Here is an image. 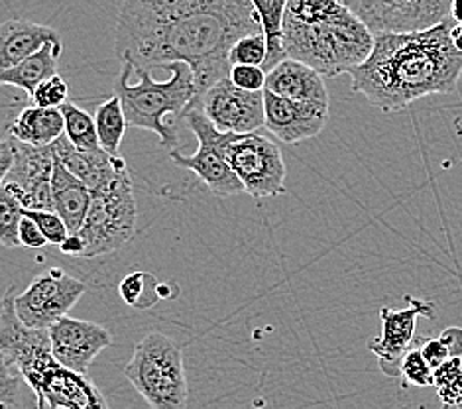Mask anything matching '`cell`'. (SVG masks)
Returning <instances> with one entry per match:
<instances>
[{
    "label": "cell",
    "mask_w": 462,
    "mask_h": 409,
    "mask_svg": "<svg viewBox=\"0 0 462 409\" xmlns=\"http://www.w3.org/2000/svg\"><path fill=\"white\" fill-rule=\"evenodd\" d=\"M63 254H68V256H75V258H83V242L81 238L77 235H69L68 240L63 242V245L60 246Z\"/></svg>",
    "instance_id": "obj_40"
},
{
    "label": "cell",
    "mask_w": 462,
    "mask_h": 409,
    "mask_svg": "<svg viewBox=\"0 0 462 409\" xmlns=\"http://www.w3.org/2000/svg\"><path fill=\"white\" fill-rule=\"evenodd\" d=\"M18 240H20V246H26L30 250H40L48 245L38 225L26 215L22 218L20 228H18Z\"/></svg>",
    "instance_id": "obj_36"
},
{
    "label": "cell",
    "mask_w": 462,
    "mask_h": 409,
    "mask_svg": "<svg viewBox=\"0 0 462 409\" xmlns=\"http://www.w3.org/2000/svg\"><path fill=\"white\" fill-rule=\"evenodd\" d=\"M5 126L16 142L34 148H50L65 132L60 108H40L34 105L22 108Z\"/></svg>",
    "instance_id": "obj_21"
},
{
    "label": "cell",
    "mask_w": 462,
    "mask_h": 409,
    "mask_svg": "<svg viewBox=\"0 0 462 409\" xmlns=\"http://www.w3.org/2000/svg\"><path fill=\"white\" fill-rule=\"evenodd\" d=\"M256 32L262 28L250 0H123L115 53L132 73L187 63L201 97L228 77L235 43Z\"/></svg>",
    "instance_id": "obj_1"
},
{
    "label": "cell",
    "mask_w": 462,
    "mask_h": 409,
    "mask_svg": "<svg viewBox=\"0 0 462 409\" xmlns=\"http://www.w3.org/2000/svg\"><path fill=\"white\" fill-rule=\"evenodd\" d=\"M433 386L445 409L462 404V358H448L433 370Z\"/></svg>",
    "instance_id": "obj_27"
},
{
    "label": "cell",
    "mask_w": 462,
    "mask_h": 409,
    "mask_svg": "<svg viewBox=\"0 0 462 409\" xmlns=\"http://www.w3.org/2000/svg\"><path fill=\"white\" fill-rule=\"evenodd\" d=\"M228 79L242 91L260 93L266 87V71L256 65H230Z\"/></svg>",
    "instance_id": "obj_34"
},
{
    "label": "cell",
    "mask_w": 462,
    "mask_h": 409,
    "mask_svg": "<svg viewBox=\"0 0 462 409\" xmlns=\"http://www.w3.org/2000/svg\"><path fill=\"white\" fill-rule=\"evenodd\" d=\"M450 38H453V43L458 50V53H462V24H457L455 20H453V28H450Z\"/></svg>",
    "instance_id": "obj_41"
},
{
    "label": "cell",
    "mask_w": 462,
    "mask_h": 409,
    "mask_svg": "<svg viewBox=\"0 0 462 409\" xmlns=\"http://www.w3.org/2000/svg\"><path fill=\"white\" fill-rule=\"evenodd\" d=\"M439 340L443 342L448 350L450 358H462V329L460 327H447Z\"/></svg>",
    "instance_id": "obj_38"
},
{
    "label": "cell",
    "mask_w": 462,
    "mask_h": 409,
    "mask_svg": "<svg viewBox=\"0 0 462 409\" xmlns=\"http://www.w3.org/2000/svg\"><path fill=\"white\" fill-rule=\"evenodd\" d=\"M263 91L297 103L331 107L325 77L311 70L310 65L290 58H285L276 68L266 73V87H263Z\"/></svg>",
    "instance_id": "obj_18"
},
{
    "label": "cell",
    "mask_w": 462,
    "mask_h": 409,
    "mask_svg": "<svg viewBox=\"0 0 462 409\" xmlns=\"http://www.w3.org/2000/svg\"><path fill=\"white\" fill-rule=\"evenodd\" d=\"M56 156V153H53ZM91 191L87 190L85 183L75 178V175L65 168L56 158L53 162L51 173V201L53 211H56L65 227L69 228V235H75L83 227V220L89 213L91 207Z\"/></svg>",
    "instance_id": "obj_20"
},
{
    "label": "cell",
    "mask_w": 462,
    "mask_h": 409,
    "mask_svg": "<svg viewBox=\"0 0 462 409\" xmlns=\"http://www.w3.org/2000/svg\"><path fill=\"white\" fill-rule=\"evenodd\" d=\"M448 16L453 18L457 24H462V0H453V5H450Z\"/></svg>",
    "instance_id": "obj_42"
},
{
    "label": "cell",
    "mask_w": 462,
    "mask_h": 409,
    "mask_svg": "<svg viewBox=\"0 0 462 409\" xmlns=\"http://www.w3.org/2000/svg\"><path fill=\"white\" fill-rule=\"evenodd\" d=\"M263 130L285 144H300L321 135L328 123V107L297 103L263 91Z\"/></svg>",
    "instance_id": "obj_16"
},
{
    "label": "cell",
    "mask_w": 462,
    "mask_h": 409,
    "mask_svg": "<svg viewBox=\"0 0 462 409\" xmlns=\"http://www.w3.org/2000/svg\"><path fill=\"white\" fill-rule=\"evenodd\" d=\"M138 205L130 173L93 193L89 213L75 232L83 242V258H97L126 246L136 235Z\"/></svg>",
    "instance_id": "obj_7"
},
{
    "label": "cell",
    "mask_w": 462,
    "mask_h": 409,
    "mask_svg": "<svg viewBox=\"0 0 462 409\" xmlns=\"http://www.w3.org/2000/svg\"><path fill=\"white\" fill-rule=\"evenodd\" d=\"M0 409H42L13 357L0 352Z\"/></svg>",
    "instance_id": "obj_24"
},
{
    "label": "cell",
    "mask_w": 462,
    "mask_h": 409,
    "mask_svg": "<svg viewBox=\"0 0 462 409\" xmlns=\"http://www.w3.org/2000/svg\"><path fill=\"white\" fill-rule=\"evenodd\" d=\"M48 337L51 357L60 367L85 376L95 358L115 342L113 333L105 325L69 315L53 323L48 329Z\"/></svg>",
    "instance_id": "obj_14"
},
{
    "label": "cell",
    "mask_w": 462,
    "mask_h": 409,
    "mask_svg": "<svg viewBox=\"0 0 462 409\" xmlns=\"http://www.w3.org/2000/svg\"><path fill=\"white\" fill-rule=\"evenodd\" d=\"M85 292L83 280L73 278L61 268H48L14 297V313L28 329L48 330L71 311Z\"/></svg>",
    "instance_id": "obj_10"
},
{
    "label": "cell",
    "mask_w": 462,
    "mask_h": 409,
    "mask_svg": "<svg viewBox=\"0 0 462 409\" xmlns=\"http://www.w3.org/2000/svg\"><path fill=\"white\" fill-rule=\"evenodd\" d=\"M63 51V43L50 42L28 60L18 63L16 68L0 71V85H13L18 89L26 91L28 97L34 95L38 85L43 83L50 77L58 75V63Z\"/></svg>",
    "instance_id": "obj_22"
},
{
    "label": "cell",
    "mask_w": 462,
    "mask_h": 409,
    "mask_svg": "<svg viewBox=\"0 0 462 409\" xmlns=\"http://www.w3.org/2000/svg\"><path fill=\"white\" fill-rule=\"evenodd\" d=\"M415 342L421 350V357L425 358L429 367H431V370H437L443 362L450 358L447 347L439 339H415Z\"/></svg>",
    "instance_id": "obj_35"
},
{
    "label": "cell",
    "mask_w": 462,
    "mask_h": 409,
    "mask_svg": "<svg viewBox=\"0 0 462 409\" xmlns=\"http://www.w3.org/2000/svg\"><path fill=\"white\" fill-rule=\"evenodd\" d=\"M60 32L24 18L0 22V71L13 70L50 42H60Z\"/></svg>",
    "instance_id": "obj_19"
},
{
    "label": "cell",
    "mask_w": 462,
    "mask_h": 409,
    "mask_svg": "<svg viewBox=\"0 0 462 409\" xmlns=\"http://www.w3.org/2000/svg\"><path fill=\"white\" fill-rule=\"evenodd\" d=\"M24 218V207L3 183L0 187V246L18 248V228Z\"/></svg>",
    "instance_id": "obj_28"
},
{
    "label": "cell",
    "mask_w": 462,
    "mask_h": 409,
    "mask_svg": "<svg viewBox=\"0 0 462 409\" xmlns=\"http://www.w3.org/2000/svg\"><path fill=\"white\" fill-rule=\"evenodd\" d=\"M125 376L152 409H187L189 404L183 350L162 330H152L136 342Z\"/></svg>",
    "instance_id": "obj_6"
},
{
    "label": "cell",
    "mask_w": 462,
    "mask_h": 409,
    "mask_svg": "<svg viewBox=\"0 0 462 409\" xmlns=\"http://www.w3.org/2000/svg\"><path fill=\"white\" fill-rule=\"evenodd\" d=\"M453 409H462V404H460V405H457V407H453Z\"/></svg>",
    "instance_id": "obj_43"
},
{
    "label": "cell",
    "mask_w": 462,
    "mask_h": 409,
    "mask_svg": "<svg viewBox=\"0 0 462 409\" xmlns=\"http://www.w3.org/2000/svg\"><path fill=\"white\" fill-rule=\"evenodd\" d=\"M51 150L56 158L68 168L77 180L83 181L87 190L93 193L105 190L120 175L126 173V162L123 156H111L105 150L97 152H81L71 146L69 140L61 136L58 142L51 144Z\"/></svg>",
    "instance_id": "obj_17"
},
{
    "label": "cell",
    "mask_w": 462,
    "mask_h": 409,
    "mask_svg": "<svg viewBox=\"0 0 462 409\" xmlns=\"http://www.w3.org/2000/svg\"><path fill=\"white\" fill-rule=\"evenodd\" d=\"M152 278L150 274H146V272H134V274H130V275H126V278L120 282V295H123V300L128 303V305H134V307H144V297H148V300H152V303L153 302H158V300H153L152 295H148V290L150 287H153L156 285V282H150V284H146L148 280Z\"/></svg>",
    "instance_id": "obj_33"
},
{
    "label": "cell",
    "mask_w": 462,
    "mask_h": 409,
    "mask_svg": "<svg viewBox=\"0 0 462 409\" xmlns=\"http://www.w3.org/2000/svg\"><path fill=\"white\" fill-rule=\"evenodd\" d=\"M14 162V138L8 135L6 126H0V187H3L6 175Z\"/></svg>",
    "instance_id": "obj_37"
},
{
    "label": "cell",
    "mask_w": 462,
    "mask_h": 409,
    "mask_svg": "<svg viewBox=\"0 0 462 409\" xmlns=\"http://www.w3.org/2000/svg\"><path fill=\"white\" fill-rule=\"evenodd\" d=\"M201 105L203 115L217 130L230 135H252L262 132L266 116H263V91H242L233 81H217L213 87L195 98Z\"/></svg>",
    "instance_id": "obj_12"
},
{
    "label": "cell",
    "mask_w": 462,
    "mask_h": 409,
    "mask_svg": "<svg viewBox=\"0 0 462 409\" xmlns=\"http://www.w3.org/2000/svg\"><path fill=\"white\" fill-rule=\"evenodd\" d=\"M14 297H16V287L10 285L6 293L0 297V329L5 327L8 315L14 311Z\"/></svg>",
    "instance_id": "obj_39"
},
{
    "label": "cell",
    "mask_w": 462,
    "mask_h": 409,
    "mask_svg": "<svg viewBox=\"0 0 462 409\" xmlns=\"http://www.w3.org/2000/svg\"><path fill=\"white\" fill-rule=\"evenodd\" d=\"M0 352L13 357L42 409H111L85 374L60 367L51 357L48 330L28 329L14 311L0 329Z\"/></svg>",
    "instance_id": "obj_4"
},
{
    "label": "cell",
    "mask_w": 462,
    "mask_h": 409,
    "mask_svg": "<svg viewBox=\"0 0 462 409\" xmlns=\"http://www.w3.org/2000/svg\"><path fill=\"white\" fill-rule=\"evenodd\" d=\"M95 126L98 136V146L111 156H120V144L126 135V116L123 110V103L116 95H111L105 103H101L95 110Z\"/></svg>",
    "instance_id": "obj_25"
},
{
    "label": "cell",
    "mask_w": 462,
    "mask_h": 409,
    "mask_svg": "<svg viewBox=\"0 0 462 409\" xmlns=\"http://www.w3.org/2000/svg\"><path fill=\"white\" fill-rule=\"evenodd\" d=\"M400 378L403 380V384L415 386V388H429V386H433V370L421 357V350L415 340L402 360Z\"/></svg>",
    "instance_id": "obj_30"
},
{
    "label": "cell",
    "mask_w": 462,
    "mask_h": 409,
    "mask_svg": "<svg viewBox=\"0 0 462 409\" xmlns=\"http://www.w3.org/2000/svg\"><path fill=\"white\" fill-rule=\"evenodd\" d=\"M282 46L285 58L328 79L358 70L372 53L374 34L340 0H288Z\"/></svg>",
    "instance_id": "obj_3"
},
{
    "label": "cell",
    "mask_w": 462,
    "mask_h": 409,
    "mask_svg": "<svg viewBox=\"0 0 462 409\" xmlns=\"http://www.w3.org/2000/svg\"><path fill=\"white\" fill-rule=\"evenodd\" d=\"M453 18L417 32L374 36L368 60L350 73V89L382 113H398L431 95L455 93L462 77V53L450 38Z\"/></svg>",
    "instance_id": "obj_2"
},
{
    "label": "cell",
    "mask_w": 462,
    "mask_h": 409,
    "mask_svg": "<svg viewBox=\"0 0 462 409\" xmlns=\"http://www.w3.org/2000/svg\"><path fill=\"white\" fill-rule=\"evenodd\" d=\"M163 70L170 77L158 81L152 71L132 73L128 65H123L115 81V95L123 103L128 126L150 130L163 148L175 150L180 135L173 118H183L187 107L199 95L189 65L175 61L163 65Z\"/></svg>",
    "instance_id": "obj_5"
},
{
    "label": "cell",
    "mask_w": 462,
    "mask_h": 409,
    "mask_svg": "<svg viewBox=\"0 0 462 409\" xmlns=\"http://www.w3.org/2000/svg\"><path fill=\"white\" fill-rule=\"evenodd\" d=\"M221 148L230 170L242 183L245 193L254 199L278 197L285 193V175L288 168L276 142L262 132L252 135H218Z\"/></svg>",
    "instance_id": "obj_8"
},
{
    "label": "cell",
    "mask_w": 462,
    "mask_h": 409,
    "mask_svg": "<svg viewBox=\"0 0 462 409\" xmlns=\"http://www.w3.org/2000/svg\"><path fill=\"white\" fill-rule=\"evenodd\" d=\"M268 58V46L263 32H256V34H248L240 38L233 50L228 53L230 65H256V68H263Z\"/></svg>",
    "instance_id": "obj_29"
},
{
    "label": "cell",
    "mask_w": 462,
    "mask_h": 409,
    "mask_svg": "<svg viewBox=\"0 0 462 409\" xmlns=\"http://www.w3.org/2000/svg\"><path fill=\"white\" fill-rule=\"evenodd\" d=\"M405 309L380 307L382 333L368 342V350L376 355L380 370L388 378H400L402 360L415 340V329L420 317H435V303L405 295Z\"/></svg>",
    "instance_id": "obj_13"
},
{
    "label": "cell",
    "mask_w": 462,
    "mask_h": 409,
    "mask_svg": "<svg viewBox=\"0 0 462 409\" xmlns=\"http://www.w3.org/2000/svg\"><path fill=\"white\" fill-rule=\"evenodd\" d=\"M24 215L38 225L48 245L61 246L68 240L69 228L65 227L61 217L56 211H24Z\"/></svg>",
    "instance_id": "obj_32"
},
{
    "label": "cell",
    "mask_w": 462,
    "mask_h": 409,
    "mask_svg": "<svg viewBox=\"0 0 462 409\" xmlns=\"http://www.w3.org/2000/svg\"><path fill=\"white\" fill-rule=\"evenodd\" d=\"M252 6L256 10V16L260 20V28L266 36L268 46V58L263 63V71H270L276 68L280 61L285 60L282 36H283V14L288 0H250Z\"/></svg>",
    "instance_id": "obj_23"
},
{
    "label": "cell",
    "mask_w": 462,
    "mask_h": 409,
    "mask_svg": "<svg viewBox=\"0 0 462 409\" xmlns=\"http://www.w3.org/2000/svg\"><path fill=\"white\" fill-rule=\"evenodd\" d=\"M53 150L34 148L14 140V162L5 185L10 190L24 211H53L51 201V173Z\"/></svg>",
    "instance_id": "obj_15"
},
{
    "label": "cell",
    "mask_w": 462,
    "mask_h": 409,
    "mask_svg": "<svg viewBox=\"0 0 462 409\" xmlns=\"http://www.w3.org/2000/svg\"><path fill=\"white\" fill-rule=\"evenodd\" d=\"M183 120L195 135L197 142H199V146L189 156H185L178 148L170 150L171 162L180 165L181 170L193 172L207 190L217 197H233L245 193L242 183L238 181L235 172L230 170L221 148H218V135H221V130H217L208 123L207 116L203 115L201 105L193 101L187 107Z\"/></svg>",
    "instance_id": "obj_9"
},
{
    "label": "cell",
    "mask_w": 462,
    "mask_h": 409,
    "mask_svg": "<svg viewBox=\"0 0 462 409\" xmlns=\"http://www.w3.org/2000/svg\"><path fill=\"white\" fill-rule=\"evenodd\" d=\"M69 85L60 75H53L50 79L38 85L34 95L30 97V101L34 107L40 108H60L63 103H68Z\"/></svg>",
    "instance_id": "obj_31"
},
{
    "label": "cell",
    "mask_w": 462,
    "mask_h": 409,
    "mask_svg": "<svg viewBox=\"0 0 462 409\" xmlns=\"http://www.w3.org/2000/svg\"><path fill=\"white\" fill-rule=\"evenodd\" d=\"M374 36L383 32H417L448 18L453 0H340Z\"/></svg>",
    "instance_id": "obj_11"
},
{
    "label": "cell",
    "mask_w": 462,
    "mask_h": 409,
    "mask_svg": "<svg viewBox=\"0 0 462 409\" xmlns=\"http://www.w3.org/2000/svg\"><path fill=\"white\" fill-rule=\"evenodd\" d=\"M60 110L63 115V125H65L63 136L69 140L71 146H75L81 152L101 150V146H98L95 116L89 115V110L77 107L71 101L63 103Z\"/></svg>",
    "instance_id": "obj_26"
}]
</instances>
